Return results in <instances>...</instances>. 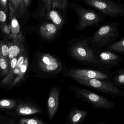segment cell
Listing matches in <instances>:
<instances>
[{"label": "cell", "instance_id": "21", "mask_svg": "<svg viewBox=\"0 0 124 124\" xmlns=\"http://www.w3.org/2000/svg\"><path fill=\"white\" fill-rule=\"evenodd\" d=\"M110 49L113 51L124 54V38L111 44Z\"/></svg>", "mask_w": 124, "mask_h": 124}, {"label": "cell", "instance_id": "2", "mask_svg": "<svg viewBox=\"0 0 124 124\" xmlns=\"http://www.w3.org/2000/svg\"><path fill=\"white\" fill-rule=\"evenodd\" d=\"M70 89L75 93L76 98L90 103L95 108L108 110L115 107L111 101L90 90L75 86H71Z\"/></svg>", "mask_w": 124, "mask_h": 124}, {"label": "cell", "instance_id": "17", "mask_svg": "<svg viewBox=\"0 0 124 124\" xmlns=\"http://www.w3.org/2000/svg\"><path fill=\"white\" fill-rule=\"evenodd\" d=\"M10 43L8 38L6 36L3 35L2 38L0 39V53L3 57L8 59Z\"/></svg>", "mask_w": 124, "mask_h": 124}, {"label": "cell", "instance_id": "14", "mask_svg": "<svg viewBox=\"0 0 124 124\" xmlns=\"http://www.w3.org/2000/svg\"><path fill=\"white\" fill-rule=\"evenodd\" d=\"M29 66V59L28 56L26 55L24 62L20 68L19 73L14 81L11 84V86H13L22 81L24 78L27 71Z\"/></svg>", "mask_w": 124, "mask_h": 124}, {"label": "cell", "instance_id": "12", "mask_svg": "<svg viewBox=\"0 0 124 124\" xmlns=\"http://www.w3.org/2000/svg\"><path fill=\"white\" fill-rule=\"evenodd\" d=\"M58 28L52 23H44L40 28V34L45 39L51 40L56 35Z\"/></svg>", "mask_w": 124, "mask_h": 124}, {"label": "cell", "instance_id": "1", "mask_svg": "<svg viewBox=\"0 0 124 124\" xmlns=\"http://www.w3.org/2000/svg\"><path fill=\"white\" fill-rule=\"evenodd\" d=\"M31 68L42 75H56L62 70V64L58 59L48 53H36L33 58Z\"/></svg>", "mask_w": 124, "mask_h": 124}, {"label": "cell", "instance_id": "13", "mask_svg": "<svg viewBox=\"0 0 124 124\" xmlns=\"http://www.w3.org/2000/svg\"><path fill=\"white\" fill-rule=\"evenodd\" d=\"M9 9V18L11 21V33L14 35H18L20 33V26L11 6L8 3Z\"/></svg>", "mask_w": 124, "mask_h": 124}, {"label": "cell", "instance_id": "10", "mask_svg": "<svg viewBox=\"0 0 124 124\" xmlns=\"http://www.w3.org/2000/svg\"><path fill=\"white\" fill-rule=\"evenodd\" d=\"M68 74L98 80L106 79L108 78L107 75L97 71L88 69H71L69 71Z\"/></svg>", "mask_w": 124, "mask_h": 124}, {"label": "cell", "instance_id": "4", "mask_svg": "<svg viewBox=\"0 0 124 124\" xmlns=\"http://www.w3.org/2000/svg\"><path fill=\"white\" fill-rule=\"evenodd\" d=\"M69 52L72 57L82 62L98 63L86 40H77L70 46Z\"/></svg>", "mask_w": 124, "mask_h": 124}, {"label": "cell", "instance_id": "20", "mask_svg": "<svg viewBox=\"0 0 124 124\" xmlns=\"http://www.w3.org/2000/svg\"><path fill=\"white\" fill-rule=\"evenodd\" d=\"M31 1L30 0H21L19 11L16 16L17 18L24 14L30 4Z\"/></svg>", "mask_w": 124, "mask_h": 124}, {"label": "cell", "instance_id": "28", "mask_svg": "<svg viewBox=\"0 0 124 124\" xmlns=\"http://www.w3.org/2000/svg\"><path fill=\"white\" fill-rule=\"evenodd\" d=\"M10 102L8 100H3L0 102V105L3 107H8L10 105Z\"/></svg>", "mask_w": 124, "mask_h": 124}, {"label": "cell", "instance_id": "22", "mask_svg": "<svg viewBox=\"0 0 124 124\" xmlns=\"http://www.w3.org/2000/svg\"><path fill=\"white\" fill-rule=\"evenodd\" d=\"M68 1L66 0H52V8H57L65 11L68 7Z\"/></svg>", "mask_w": 124, "mask_h": 124}, {"label": "cell", "instance_id": "7", "mask_svg": "<svg viewBox=\"0 0 124 124\" xmlns=\"http://www.w3.org/2000/svg\"><path fill=\"white\" fill-rule=\"evenodd\" d=\"M118 35V28L112 24L102 26L99 28L92 38V42L101 46L110 43Z\"/></svg>", "mask_w": 124, "mask_h": 124}, {"label": "cell", "instance_id": "9", "mask_svg": "<svg viewBox=\"0 0 124 124\" xmlns=\"http://www.w3.org/2000/svg\"><path fill=\"white\" fill-rule=\"evenodd\" d=\"M60 89L58 87L54 86L51 90L47 101V113L49 118L52 120L59 107Z\"/></svg>", "mask_w": 124, "mask_h": 124}, {"label": "cell", "instance_id": "24", "mask_svg": "<svg viewBox=\"0 0 124 124\" xmlns=\"http://www.w3.org/2000/svg\"><path fill=\"white\" fill-rule=\"evenodd\" d=\"M7 24V23L6 13L3 9L0 10V25Z\"/></svg>", "mask_w": 124, "mask_h": 124}, {"label": "cell", "instance_id": "16", "mask_svg": "<svg viewBox=\"0 0 124 124\" xmlns=\"http://www.w3.org/2000/svg\"><path fill=\"white\" fill-rule=\"evenodd\" d=\"M19 112L21 115H30L42 113V110L36 106H23L19 109Z\"/></svg>", "mask_w": 124, "mask_h": 124}, {"label": "cell", "instance_id": "3", "mask_svg": "<svg viewBox=\"0 0 124 124\" xmlns=\"http://www.w3.org/2000/svg\"><path fill=\"white\" fill-rule=\"evenodd\" d=\"M68 77L85 86L90 87L103 93L115 96L124 95V92L110 82L102 81L98 79L87 78L75 75L67 74Z\"/></svg>", "mask_w": 124, "mask_h": 124}, {"label": "cell", "instance_id": "30", "mask_svg": "<svg viewBox=\"0 0 124 124\" xmlns=\"http://www.w3.org/2000/svg\"></svg>", "mask_w": 124, "mask_h": 124}, {"label": "cell", "instance_id": "6", "mask_svg": "<svg viewBox=\"0 0 124 124\" xmlns=\"http://www.w3.org/2000/svg\"><path fill=\"white\" fill-rule=\"evenodd\" d=\"M72 6L79 18V23L77 27V30H84L87 27L100 22V17L95 12L88 10L78 4H73Z\"/></svg>", "mask_w": 124, "mask_h": 124}, {"label": "cell", "instance_id": "27", "mask_svg": "<svg viewBox=\"0 0 124 124\" xmlns=\"http://www.w3.org/2000/svg\"><path fill=\"white\" fill-rule=\"evenodd\" d=\"M116 81L119 83L121 84H124V73L118 76L116 78Z\"/></svg>", "mask_w": 124, "mask_h": 124}, {"label": "cell", "instance_id": "19", "mask_svg": "<svg viewBox=\"0 0 124 124\" xmlns=\"http://www.w3.org/2000/svg\"><path fill=\"white\" fill-rule=\"evenodd\" d=\"M48 15L49 16V19L52 20L54 23V24L58 28L61 27L63 25L64 21L57 11L52 10L48 14Z\"/></svg>", "mask_w": 124, "mask_h": 124}, {"label": "cell", "instance_id": "18", "mask_svg": "<svg viewBox=\"0 0 124 124\" xmlns=\"http://www.w3.org/2000/svg\"><path fill=\"white\" fill-rule=\"evenodd\" d=\"M9 69L8 59L3 57L0 53V78L3 76H6L8 73Z\"/></svg>", "mask_w": 124, "mask_h": 124}, {"label": "cell", "instance_id": "25", "mask_svg": "<svg viewBox=\"0 0 124 124\" xmlns=\"http://www.w3.org/2000/svg\"><path fill=\"white\" fill-rule=\"evenodd\" d=\"M44 2L45 6L47 10L48 14L52 10V0H43Z\"/></svg>", "mask_w": 124, "mask_h": 124}, {"label": "cell", "instance_id": "8", "mask_svg": "<svg viewBox=\"0 0 124 124\" xmlns=\"http://www.w3.org/2000/svg\"><path fill=\"white\" fill-rule=\"evenodd\" d=\"M8 38L12 40L9 46L8 59L9 61L14 58L19 57L25 50V39L22 32L18 35H14L11 33Z\"/></svg>", "mask_w": 124, "mask_h": 124}, {"label": "cell", "instance_id": "15", "mask_svg": "<svg viewBox=\"0 0 124 124\" xmlns=\"http://www.w3.org/2000/svg\"><path fill=\"white\" fill-rule=\"evenodd\" d=\"M100 57L102 61L107 64H116L120 59L118 56L109 51L102 52L100 54Z\"/></svg>", "mask_w": 124, "mask_h": 124}, {"label": "cell", "instance_id": "23", "mask_svg": "<svg viewBox=\"0 0 124 124\" xmlns=\"http://www.w3.org/2000/svg\"><path fill=\"white\" fill-rule=\"evenodd\" d=\"M20 124H46L41 119L37 118L24 119L20 121Z\"/></svg>", "mask_w": 124, "mask_h": 124}, {"label": "cell", "instance_id": "26", "mask_svg": "<svg viewBox=\"0 0 124 124\" xmlns=\"http://www.w3.org/2000/svg\"><path fill=\"white\" fill-rule=\"evenodd\" d=\"M0 4L6 13L8 11V5L9 0H0Z\"/></svg>", "mask_w": 124, "mask_h": 124}, {"label": "cell", "instance_id": "29", "mask_svg": "<svg viewBox=\"0 0 124 124\" xmlns=\"http://www.w3.org/2000/svg\"><path fill=\"white\" fill-rule=\"evenodd\" d=\"M1 9H3V10H4L3 9V8L2 7H1V5L0 2V10H1Z\"/></svg>", "mask_w": 124, "mask_h": 124}, {"label": "cell", "instance_id": "5", "mask_svg": "<svg viewBox=\"0 0 124 124\" xmlns=\"http://www.w3.org/2000/svg\"><path fill=\"white\" fill-rule=\"evenodd\" d=\"M83 2L106 15L113 17L124 15V8L118 3L106 0H85Z\"/></svg>", "mask_w": 124, "mask_h": 124}, {"label": "cell", "instance_id": "11", "mask_svg": "<svg viewBox=\"0 0 124 124\" xmlns=\"http://www.w3.org/2000/svg\"><path fill=\"white\" fill-rule=\"evenodd\" d=\"M87 112L84 110L75 108L71 109L67 118V124H81L87 114Z\"/></svg>", "mask_w": 124, "mask_h": 124}]
</instances>
